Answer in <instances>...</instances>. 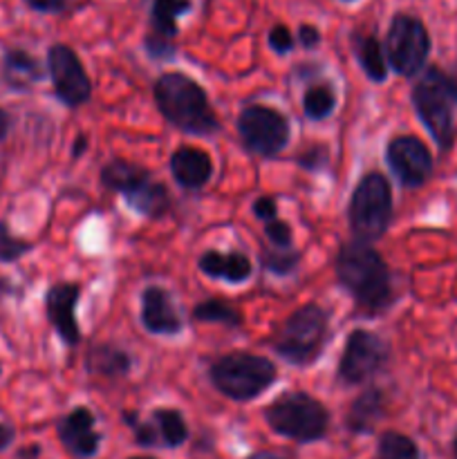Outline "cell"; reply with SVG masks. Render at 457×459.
<instances>
[{"instance_id": "cell-1", "label": "cell", "mask_w": 457, "mask_h": 459, "mask_svg": "<svg viewBox=\"0 0 457 459\" xmlns=\"http://www.w3.org/2000/svg\"><path fill=\"white\" fill-rule=\"evenodd\" d=\"M334 269L341 285L354 296L361 307L370 312L388 307L392 299L390 272L375 247L367 245L366 240L345 242L336 254Z\"/></svg>"}, {"instance_id": "cell-2", "label": "cell", "mask_w": 457, "mask_h": 459, "mask_svg": "<svg viewBox=\"0 0 457 459\" xmlns=\"http://www.w3.org/2000/svg\"><path fill=\"white\" fill-rule=\"evenodd\" d=\"M155 101L161 115L191 134H213L220 130L204 88L182 72H168L155 81Z\"/></svg>"}, {"instance_id": "cell-3", "label": "cell", "mask_w": 457, "mask_h": 459, "mask_svg": "<svg viewBox=\"0 0 457 459\" xmlns=\"http://www.w3.org/2000/svg\"><path fill=\"white\" fill-rule=\"evenodd\" d=\"M211 381L224 397L251 402L276 381V366L251 352H231L211 366Z\"/></svg>"}, {"instance_id": "cell-4", "label": "cell", "mask_w": 457, "mask_h": 459, "mask_svg": "<svg viewBox=\"0 0 457 459\" xmlns=\"http://www.w3.org/2000/svg\"><path fill=\"white\" fill-rule=\"evenodd\" d=\"M327 341V314L321 305L307 303L296 309L273 339V350L291 366H309L321 357Z\"/></svg>"}, {"instance_id": "cell-5", "label": "cell", "mask_w": 457, "mask_h": 459, "mask_svg": "<svg viewBox=\"0 0 457 459\" xmlns=\"http://www.w3.org/2000/svg\"><path fill=\"white\" fill-rule=\"evenodd\" d=\"M264 420L278 435L296 442H316L327 433L330 415L325 406L305 393H285L264 408Z\"/></svg>"}, {"instance_id": "cell-6", "label": "cell", "mask_w": 457, "mask_h": 459, "mask_svg": "<svg viewBox=\"0 0 457 459\" xmlns=\"http://www.w3.org/2000/svg\"><path fill=\"white\" fill-rule=\"evenodd\" d=\"M392 215V191L390 182L381 173L363 175L361 182L349 197L348 220L349 229L358 240L372 242L385 233Z\"/></svg>"}, {"instance_id": "cell-7", "label": "cell", "mask_w": 457, "mask_h": 459, "mask_svg": "<svg viewBox=\"0 0 457 459\" xmlns=\"http://www.w3.org/2000/svg\"><path fill=\"white\" fill-rule=\"evenodd\" d=\"M457 94L453 88V81L444 74L437 67H428L426 74L417 81L415 90H412V103L437 142L439 148H448L453 142V108H455Z\"/></svg>"}, {"instance_id": "cell-8", "label": "cell", "mask_w": 457, "mask_h": 459, "mask_svg": "<svg viewBox=\"0 0 457 459\" xmlns=\"http://www.w3.org/2000/svg\"><path fill=\"white\" fill-rule=\"evenodd\" d=\"M242 146L258 157H276L289 142V121L269 106H246L237 117Z\"/></svg>"}, {"instance_id": "cell-9", "label": "cell", "mask_w": 457, "mask_h": 459, "mask_svg": "<svg viewBox=\"0 0 457 459\" xmlns=\"http://www.w3.org/2000/svg\"><path fill=\"white\" fill-rule=\"evenodd\" d=\"M430 52V36L424 22L408 13H397L385 39V56L390 67L401 76H412L424 67Z\"/></svg>"}, {"instance_id": "cell-10", "label": "cell", "mask_w": 457, "mask_h": 459, "mask_svg": "<svg viewBox=\"0 0 457 459\" xmlns=\"http://www.w3.org/2000/svg\"><path fill=\"white\" fill-rule=\"evenodd\" d=\"M388 359V345L375 332L354 330L348 336L339 361V381L345 385H357L370 379L381 370Z\"/></svg>"}, {"instance_id": "cell-11", "label": "cell", "mask_w": 457, "mask_h": 459, "mask_svg": "<svg viewBox=\"0 0 457 459\" xmlns=\"http://www.w3.org/2000/svg\"><path fill=\"white\" fill-rule=\"evenodd\" d=\"M47 67L52 76L54 92L67 108H79L90 101L92 85L83 63L67 45H52L47 52Z\"/></svg>"}, {"instance_id": "cell-12", "label": "cell", "mask_w": 457, "mask_h": 459, "mask_svg": "<svg viewBox=\"0 0 457 459\" xmlns=\"http://www.w3.org/2000/svg\"><path fill=\"white\" fill-rule=\"evenodd\" d=\"M385 161L397 175L403 186H421L433 173V157L426 148L424 142L417 137L403 134V137L392 139L385 148Z\"/></svg>"}, {"instance_id": "cell-13", "label": "cell", "mask_w": 457, "mask_h": 459, "mask_svg": "<svg viewBox=\"0 0 457 459\" xmlns=\"http://www.w3.org/2000/svg\"><path fill=\"white\" fill-rule=\"evenodd\" d=\"M81 287L74 282H58L45 296V309L47 318L67 345H76L81 341L79 323H76V300H79Z\"/></svg>"}, {"instance_id": "cell-14", "label": "cell", "mask_w": 457, "mask_h": 459, "mask_svg": "<svg viewBox=\"0 0 457 459\" xmlns=\"http://www.w3.org/2000/svg\"><path fill=\"white\" fill-rule=\"evenodd\" d=\"M58 437L74 457H92L99 451L101 435L94 430V415L85 406L74 408L58 424Z\"/></svg>"}, {"instance_id": "cell-15", "label": "cell", "mask_w": 457, "mask_h": 459, "mask_svg": "<svg viewBox=\"0 0 457 459\" xmlns=\"http://www.w3.org/2000/svg\"><path fill=\"white\" fill-rule=\"evenodd\" d=\"M142 323L151 334L175 336L182 330V318L173 299L161 287H146L142 294Z\"/></svg>"}, {"instance_id": "cell-16", "label": "cell", "mask_w": 457, "mask_h": 459, "mask_svg": "<svg viewBox=\"0 0 457 459\" xmlns=\"http://www.w3.org/2000/svg\"><path fill=\"white\" fill-rule=\"evenodd\" d=\"M191 9V0H155L152 3V39L148 48L155 56H170V39L177 36V18Z\"/></svg>"}, {"instance_id": "cell-17", "label": "cell", "mask_w": 457, "mask_h": 459, "mask_svg": "<svg viewBox=\"0 0 457 459\" xmlns=\"http://www.w3.org/2000/svg\"><path fill=\"white\" fill-rule=\"evenodd\" d=\"M170 173L184 188H202L213 175V161L202 148L182 146L170 157Z\"/></svg>"}, {"instance_id": "cell-18", "label": "cell", "mask_w": 457, "mask_h": 459, "mask_svg": "<svg viewBox=\"0 0 457 459\" xmlns=\"http://www.w3.org/2000/svg\"><path fill=\"white\" fill-rule=\"evenodd\" d=\"M200 269L209 278H222V281L245 282L251 276V260L245 254H220V251H206L200 258Z\"/></svg>"}, {"instance_id": "cell-19", "label": "cell", "mask_w": 457, "mask_h": 459, "mask_svg": "<svg viewBox=\"0 0 457 459\" xmlns=\"http://www.w3.org/2000/svg\"><path fill=\"white\" fill-rule=\"evenodd\" d=\"M146 179H151V173H148L143 166L133 164V161L125 160H112L101 169L103 186L110 188V191L121 193L124 197L128 195V193H133L137 186H142Z\"/></svg>"}, {"instance_id": "cell-20", "label": "cell", "mask_w": 457, "mask_h": 459, "mask_svg": "<svg viewBox=\"0 0 457 459\" xmlns=\"http://www.w3.org/2000/svg\"><path fill=\"white\" fill-rule=\"evenodd\" d=\"M125 202H128L137 213L148 215V218H161V215L170 209L168 188L161 182H152V179H146L142 186H137L133 193H128V195H125Z\"/></svg>"}, {"instance_id": "cell-21", "label": "cell", "mask_w": 457, "mask_h": 459, "mask_svg": "<svg viewBox=\"0 0 457 459\" xmlns=\"http://www.w3.org/2000/svg\"><path fill=\"white\" fill-rule=\"evenodd\" d=\"M384 412V394L381 390H366L357 402L352 403L348 415V429L354 433H367Z\"/></svg>"}, {"instance_id": "cell-22", "label": "cell", "mask_w": 457, "mask_h": 459, "mask_svg": "<svg viewBox=\"0 0 457 459\" xmlns=\"http://www.w3.org/2000/svg\"><path fill=\"white\" fill-rule=\"evenodd\" d=\"M85 366L94 375L121 377L130 370V357L115 345H97V348L90 350Z\"/></svg>"}, {"instance_id": "cell-23", "label": "cell", "mask_w": 457, "mask_h": 459, "mask_svg": "<svg viewBox=\"0 0 457 459\" xmlns=\"http://www.w3.org/2000/svg\"><path fill=\"white\" fill-rule=\"evenodd\" d=\"M354 54H357L358 63L366 70L367 79L376 81V83L385 81V76H388V63H385V54L375 36H357L354 39Z\"/></svg>"}, {"instance_id": "cell-24", "label": "cell", "mask_w": 457, "mask_h": 459, "mask_svg": "<svg viewBox=\"0 0 457 459\" xmlns=\"http://www.w3.org/2000/svg\"><path fill=\"white\" fill-rule=\"evenodd\" d=\"M152 424H155L157 433H160V442L166 446H179V444L186 442L188 430L184 424L182 415L173 408H160L152 415Z\"/></svg>"}, {"instance_id": "cell-25", "label": "cell", "mask_w": 457, "mask_h": 459, "mask_svg": "<svg viewBox=\"0 0 457 459\" xmlns=\"http://www.w3.org/2000/svg\"><path fill=\"white\" fill-rule=\"evenodd\" d=\"M336 106V94L330 85H312V88L305 90L303 94V110L309 119L321 121L325 117H330L334 112Z\"/></svg>"}, {"instance_id": "cell-26", "label": "cell", "mask_w": 457, "mask_h": 459, "mask_svg": "<svg viewBox=\"0 0 457 459\" xmlns=\"http://www.w3.org/2000/svg\"><path fill=\"white\" fill-rule=\"evenodd\" d=\"M193 318L202 323H222V325L237 327L242 323L240 314L222 299H209L193 309Z\"/></svg>"}, {"instance_id": "cell-27", "label": "cell", "mask_w": 457, "mask_h": 459, "mask_svg": "<svg viewBox=\"0 0 457 459\" xmlns=\"http://www.w3.org/2000/svg\"><path fill=\"white\" fill-rule=\"evenodd\" d=\"M40 76L39 63L25 52H13L7 54V79L9 83H13L16 88H21V83H30V81H36Z\"/></svg>"}, {"instance_id": "cell-28", "label": "cell", "mask_w": 457, "mask_h": 459, "mask_svg": "<svg viewBox=\"0 0 457 459\" xmlns=\"http://www.w3.org/2000/svg\"><path fill=\"white\" fill-rule=\"evenodd\" d=\"M376 459H421L415 442L401 433H385L379 442Z\"/></svg>"}, {"instance_id": "cell-29", "label": "cell", "mask_w": 457, "mask_h": 459, "mask_svg": "<svg viewBox=\"0 0 457 459\" xmlns=\"http://www.w3.org/2000/svg\"><path fill=\"white\" fill-rule=\"evenodd\" d=\"M260 260H263V267L269 269V272L289 273L300 260V254L298 251H291V247L289 249H278V247H273V251L264 249L260 254Z\"/></svg>"}, {"instance_id": "cell-30", "label": "cell", "mask_w": 457, "mask_h": 459, "mask_svg": "<svg viewBox=\"0 0 457 459\" xmlns=\"http://www.w3.org/2000/svg\"><path fill=\"white\" fill-rule=\"evenodd\" d=\"M30 249H31L30 242L13 238L12 233H9V229L0 222V260H7L9 263V260L21 258V255L27 254Z\"/></svg>"}, {"instance_id": "cell-31", "label": "cell", "mask_w": 457, "mask_h": 459, "mask_svg": "<svg viewBox=\"0 0 457 459\" xmlns=\"http://www.w3.org/2000/svg\"><path fill=\"white\" fill-rule=\"evenodd\" d=\"M264 236H267L269 242H272L273 247H278V249H289L291 247V229L289 224L282 222V220H267V222H264Z\"/></svg>"}, {"instance_id": "cell-32", "label": "cell", "mask_w": 457, "mask_h": 459, "mask_svg": "<svg viewBox=\"0 0 457 459\" xmlns=\"http://www.w3.org/2000/svg\"><path fill=\"white\" fill-rule=\"evenodd\" d=\"M269 45L276 49L278 54H287L294 48V39H291V31L285 25H276L269 31Z\"/></svg>"}, {"instance_id": "cell-33", "label": "cell", "mask_w": 457, "mask_h": 459, "mask_svg": "<svg viewBox=\"0 0 457 459\" xmlns=\"http://www.w3.org/2000/svg\"><path fill=\"white\" fill-rule=\"evenodd\" d=\"M134 439L142 446H157L160 444V433L155 424H134Z\"/></svg>"}, {"instance_id": "cell-34", "label": "cell", "mask_w": 457, "mask_h": 459, "mask_svg": "<svg viewBox=\"0 0 457 459\" xmlns=\"http://www.w3.org/2000/svg\"><path fill=\"white\" fill-rule=\"evenodd\" d=\"M254 213L255 218L264 220V222H267V220H273L276 218V200H273V197H260L254 204Z\"/></svg>"}, {"instance_id": "cell-35", "label": "cell", "mask_w": 457, "mask_h": 459, "mask_svg": "<svg viewBox=\"0 0 457 459\" xmlns=\"http://www.w3.org/2000/svg\"><path fill=\"white\" fill-rule=\"evenodd\" d=\"M31 9L36 12H45V13H52V12H61L65 7L67 0H25Z\"/></svg>"}, {"instance_id": "cell-36", "label": "cell", "mask_w": 457, "mask_h": 459, "mask_svg": "<svg viewBox=\"0 0 457 459\" xmlns=\"http://www.w3.org/2000/svg\"><path fill=\"white\" fill-rule=\"evenodd\" d=\"M298 40L303 48H314V45H318V40H321V34H318V30L314 25H300L298 30Z\"/></svg>"}, {"instance_id": "cell-37", "label": "cell", "mask_w": 457, "mask_h": 459, "mask_svg": "<svg viewBox=\"0 0 457 459\" xmlns=\"http://www.w3.org/2000/svg\"><path fill=\"white\" fill-rule=\"evenodd\" d=\"M12 439H13V429H12V426L0 424V451H4V448L9 446V444H12Z\"/></svg>"}, {"instance_id": "cell-38", "label": "cell", "mask_w": 457, "mask_h": 459, "mask_svg": "<svg viewBox=\"0 0 457 459\" xmlns=\"http://www.w3.org/2000/svg\"><path fill=\"white\" fill-rule=\"evenodd\" d=\"M249 459H291L287 455H282V453H273V451H260V453H254Z\"/></svg>"}, {"instance_id": "cell-39", "label": "cell", "mask_w": 457, "mask_h": 459, "mask_svg": "<svg viewBox=\"0 0 457 459\" xmlns=\"http://www.w3.org/2000/svg\"><path fill=\"white\" fill-rule=\"evenodd\" d=\"M7 128H9V117L4 115L3 110H0V139L4 137V133H7Z\"/></svg>"}, {"instance_id": "cell-40", "label": "cell", "mask_w": 457, "mask_h": 459, "mask_svg": "<svg viewBox=\"0 0 457 459\" xmlns=\"http://www.w3.org/2000/svg\"><path fill=\"white\" fill-rule=\"evenodd\" d=\"M453 88H455V94H457V79L453 81Z\"/></svg>"}, {"instance_id": "cell-41", "label": "cell", "mask_w": 457, "mask_h": 459, "mask_svg": "<svg viewBox=\"0 0 457 459\" xmlns=\"http://www.w3.org/2000/svg\"><path fill=\"white\" fill-rule=\"evenodd\" d=\"M133 459H152V457H133Z\"/></svg>"}, {"instance_id": "cell-42", "label": "cell", "mask_w": 457, "mask_h": 459, "mask_svg": "<svg viewBox=\"0 0 457 459\" xmlns=\"http://www.w3.org/2000/svg\"><path fill=\"white\" fill-rule=\"evenodd\" d=\"M455 455H457V439H455Z\"/></svg>"}, {"instance_id": "cell-43", "label": "cell", "mask_w": 457, "mask_h": 459, "mask_svg": "<svg viewBox=\"0 0 457 459\" xmlns=\"http://www.w3.org/2000/svg\"><path fill=\"white\" fill-rule=\"evenodd\" d=\"M345 3H349V0H345Z\"/></svg>"}]
</instances>
